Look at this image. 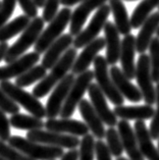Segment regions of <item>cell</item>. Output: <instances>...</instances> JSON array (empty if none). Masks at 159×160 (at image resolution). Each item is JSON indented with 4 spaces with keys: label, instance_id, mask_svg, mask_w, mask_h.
<instances>
[{
    "label": "cell",
    "instance_id": "1",
    "mask_svg": "<svg viewBox=\"0 0 159 160\" xmlns=\"http://www.w3.org/2000/svg\"><path fill=\"white\" fill-rule=\"evenodd\" d=\"M77 58V49L69 48L65 51V53L60 57L54 66L51 68V72L49 75H46L43 80L39 82L33 89L32 94L37 99L43 98L46 96L63 78L67 75V72L71 71L72 64Z\"/></svg>",
    "mask_w": 159,
    "mask_h": 160
},
{
    "label": "cell",
    "instance_id": "2",
    "mask_svg": "<svg viewBox=\"0 0 159 160\" xmlns=\"http://www.w3.org/2000/svg\"><path fill=\"white\" fill-rule=\"evenodd\" d=\"M8 142L9 146L33 160H56L64 154L61 148L35 143L19 136H11Z\"/></svg>",
    "mask_w": 159,
    "mask_h": 160
},
{
    "label": "cell",
    "instance_id": "3",
    "mask_svg": "<svg viewBox=\"0 0 159 160\" xmlns=\"http://www.w3.org/2000/svg\"><path fill=\"white\" fill-rule=\"evenodd\" d=\"M43 18L40 17L33 18V21H31L30 25L22 33L19 38L10 47H8V50H7L6 55L4 57V61L6 63H10V62L17 60V58L24 55V53L31 46L36 44L41 33L43 32Z\"/></svg>",
    "mask_w": 159,
    "mask_h": 160
},
{
    "label": "cell",
    "instance_id": "4",
    "mask_svg": "<svg viewBox=\"0 0 159 160\" xmlns=\"http://www.w3.org/2000/svg\"><path fill=\"white\" fill-rule=\"evenodd\" d=\"M71 17L72 10L69 7H63L62 9H60V11H58L55 18L50 22L47 28L41 33L36 44L34 45L35 52L38 54L45 53L49 46L61 36L68 22H71Z\"/></svg>",
    "mask_w": 159,
    "mask_h": 160
},
{
    "label": "cell",
    "instance_id": "5",
    "mask_svg": "<svg viewBox=\"0 0 159 160\" xmlns=\"http://www.w3.org/2000/svg\"><path fill=\"white\" fill-rule=\"evenodd\" d=\"M0 89L15 104L24 107L27 111L30 112L32 116L40 119L45 116V107L32 93L25 91L22 88L17 87V85L10 83L9 81L0 82Z\"/></svg>",
    "mask_w": 159,
    "mask_h": 160
},
{
    "label": "cell",
    "instance_id": "6",
    "mask_svg": "<svg viewBox=\"0 0 159 160\" xmlns=\"http://www.w3.org/2000/svg\"><path fill=\"white\" fill-rule=\"evenodd\" d=\"M93 63H94V72H94V79H96L97 86L102 91L104 96L109 99L110 102L114 104L115 106L123 105L125 98L119 94V92L115 88L113 82L111 80L109 68H108L105 57L97 55Z\"/></svg>",
    "mask_w": 159,
    "mask_h": 160
},
{
    "label": "cell",
    "instance_id": "7",
    "mask_svg": "<svg viewBox=\"0 0 159 160\" xmlns=\"http://www.w3.org/2000/svg\"><path fill=\"white\" fill-rule=\"evenodd\" d=\"M93 79H94V72L90 69H87L86 72L76 78L60 110L59 115L61 118H69L73 114L77 106L83 100L85 93L88 91L89 86L92 84Z\"/></svg>",
    "mask_w": 159,
    "mask_h": 160
},
{
    "label": "cell",
    "instance_id": "8",
    "mask_svg": "<svg viewBox=\"0 0 159 160\" xmlns=\"http://www.w3.org/2000/svg\"><path fill=\"white\" fill-rule=\"evenodd\" d=\"M135 78L137 79L143 100L146 102V105H152L156 100V92L153 85L152 78H151V68L149 55L143 53L139 56L137 64H136V73Z\"/></svg>",
    "mask_w": 159,
    "mask_h": 160
},
{
    "label": "cell",
    "instance_id": "9",
    "mask_svg": "<svg viewBox=\"0 0 159 160\" xmlns=\"http://www.w3.org/2000/svg\"><path fill=\"white\" fill-rule=\"evenodd\" d=\"M27 139L29 141L35 143L43 144L46 146L57 147L61 149H77V146H80V140L77 137L60 134V132L44 131V130H35L28 132L27 134Z\"/></svg>",
    "mask_w": 159,
    "mask_h": 160
},
{
    "label": "cell",
    "instance_id": "10",
    "mask_svg": "<svg viewBox=\"0 0 159 160\" xmlns=\"http://www.w3.org/2000/svg\"><path fill=\"white\" fill-rule=\"evenodd\" d=\"M110 14V7L109 5L104 4L101 7H99L98 10L96 11L94 17L92 18L90 24L85 30L81 31V33L76 36L73 39L72 45L75 49L84 48L89 43L94 41L101 32V30L104 28V25L106 24L107 18Z\"/></svg>",
    "mask_w": 159,
    "mask_h": 160
},
{
    "label": "cell",
    "instance_id": "11",
    "mask_svg": "<svg viewBox=\"0 0 159 160\" xmlns=\"http://www.w3.org/2000/svg\"><path fill=\"white\" fill-rule=\"evenodd\" d=\"M75 79L76 78L72 73H68L53 88V91L48 98L45 107V116L48 118V119L55 118L59 115Z\"/></svg>",
    "mask_w": 159,
    "mask_h": 160
},
{
    "label": "cell",
    "instance_id": "12",
    "mask_svg": "<svg viewBox=\"0 0 159 160\" xmlns=\"http://www.w3.org/2000/svg\"><path fill=\"white\" fill-rule=\"evenodd\" d=\"M88 94L91 99V105L94 108V110L98 114L100 119L102 120L104 124H106L109 128H113L117 124V118L108 106L106 97L104 96L101 90L97 86V84H90L88 88Z\"/></svg>",
    "mask_w": 159,
    "mask_h": 160
},
{
    "label": "cell",
    "instance_id": "13",
    "mask_svg": "<svg viewBox=\"0 0 159 160\" xmlns=\"http://www.w3.org/2000/svg\"><path fill=\"white\" fill-rule=\"evenodd\" d=\"M40 60V54L37 52H31L24 54L17 60L10 62L5 66L0 68V82L8 81L12 78H18L22 73L29 71L31 68Z\"/></svg>",
    "mask_w": 159,
    "mask_h": 160
},
{
    "label": "cell",
    "instance_id": "14",
    "mask_svg": "<svg viewBox=\"0 0 159 160\" xmlns=\"http://www.w3.org/2000/svg\"><path fill=\"white\" fill-rule=\"evenodd\" d=\"M104 47H105V40L102 37H97L94 41H92L87 46H85L84 50L76 58L72 64V68L71 69L72 75L79 76L84 72H86L92 62L94 61L96 56L98 55V53Z\"/></svg>",
    "mask_w": 159,
    "mask_h": 160
},
{
    "label": "cell",
    "instance_id": "15",
    "mask_svg": "<svg viewBox=\"0 0 159 160\" xmlns=\"http://www.w3.org/2000/svg\"><path fill=\"white\" fill-rule=\"evenodd\" d=\"M108 0H84L77 7L71 17V25H69V35L77 36L86 22L87 18L93 10L104 5Z\"/></svg>",
    "mask_w": 159,
    "mask_h": 160
},
{
    "label": "cell",
    "instance_id": "16",
    "mask_svg": "<svg viewBox=\"0 0 159 160\" xmlns=\"http://www.w3.org/2000/svg\"><path fill=\"white\" fill-rule=\"evenodd\" d=\"M109 75L115 88L117 89L119 94L123 98L134 103H138L143 100V97L139 88L136 87L134 84H132L129 79H127L121 68H117L116 65L111 66L109 69Z\"/></svg>",
    "mask_w": 159,
    "mask_h": 160
},
{
    "label": "cell",
    "instance_id": "17",
    "mask_svg": "<svg viewBox=\"0 0 159 160\" xmlns=\"http://www.w3.org/2000/svg\"><path fill=\"white\" fill-rule=\"evenodd\" d=\"M44 128L47 131L60 132L73 137H84L89 134V128L84 122L77 119L72 118H52L47 119V122H44Z\"/></svg>",
    "mask_w": 159,
    "mask_h": 160
},
{
    "label": "cell",
    "instance_id": "18",
    "mask_svg": "<svg viewBox=\"0 0 159 160\" xmlns=\"http://www.w3.org/2000/svg\"><path fill=\"white\" fill-rule=\"evenodd\" d=\"M135 53H136V38L134 35L129 34L122 39L121 45V54L119 60L122 63V72L127 79H135L136 64H135Z\"/></svg>",
    "mask_w": 159,
    "mask_h": 160
},
{
    "label": "cell",
    "instance_id": "19",
    "mask_svg": "<svg viewBox=\"0 0 159 160\" xmlns=\"http://www.w3.org/2000/svg\"><path fill=\"white\" fill-rule=\"evenodd\" d=\"M117 132L121 137L123 151L127 152L129 160H145L139 150L137 138L130 122L127 120H119L117 122Z\"/></svg>",
    "mask_w": 159,
    "mask_h": 160
},
{
    "label": "cell",
    "instance_id": "20",
    "mask_svg": "<svg viewBox=\"0 0 159 160\" xmlns=\"http://www.w3.org/2000/svg\"><path fill=\"white\" fill-rule=\"evenodd\" d=\"M134 132L136 138H137L139 150H140L144 159L159 160V151L154 146L149 134V130L144 120H137L135 122Z\"/></svg>",
    "mask_w": 159,
    "mask_h": 160
},
{
    "label": "cell",
    "instance_id": "21",
    "mask_svg": "<svg viewBox=\"0 0 159 160\" xmlns=\"http://www.w3.org/2000/svg\"><path fill=\"white\" fill-rule=\"evenodd\" d=\"M72 42H73V38L72 35L69 34L61 35L45 51L41 65L45 69H51L54 66V64L65 53V51L69 49V47L72 45Z\"/></svg>",
    "mask_w": 159,
    "mask_h": 160
},
{
    "label": "cell",
    "instance_id": "22",
    "mask_svg": "<svg viewBox=\"0 0 159 160\" xmlns=\"http://www.w3.org/2000/svg\"><path fill=\"white\" fill-rule=\"evenodd\" d=\"M104 40L106 46V62L109 65H115L119 60V54H121V45L122 41L119 38V33L116 30L113 22H106L104 25Z\"/></svg>",
    "mask_w": 159,
    "mask_h": 160
},
{
    "label": "cell",
    "instance_id": "23",
    "mask_svg": "<svg viewBox=\"0 0 159 160\" xmlns=\"http://www.w3.org/2000/svg\"><path fill=\"white\" fill-rule=\"evenodd\" d=\"M77 106H79L81 115L85 120V124L88 127L89 131L92 132V136L98 140H102L103 138H105L104 123L94 110V108L92 107L90 101H88L87 99H83Z\"/></svg>",
    "mask_w": 159,
    "mask_h": 160
},
{
    "label": "cell",
    "instance_id": "24",
    "mask_svg": "<svg viewBox=\"0 0 159 160\" xmlns=\"http://www.w3.org/2000/svg\"><path fill=\"white\" fill-rule=\"evenodd\" d=\"M159 27V12H154L144 22L141 26V30L136 38V51L140 54L146 52L150 42L153 39L154 33Z\"/></svg>",
    "mask_w": 159,
    "mask_h": 160
},
{
    "label": "cell",
    "instance_id": "25",
    "mask_svg": "<svg viewBox=\"0 0 159 160\" xmlns=\"http://www.w3.org/2000/svg\"><path fill=\"white\" fill-rule=\"evenodd\" d=\"M155 109L150 105L142 106H116L113 113L122 120H146L153 118Z\"/></svg>",
    "mask_w": 159,
    "mask_h": 160
},
{
    "label": "cell",
    "instance_id": "26",
    "mask_svg": "<svg viewBox=\"0 0 159 160\" xmlns=\"http://www.w3.org/2000/svg\"><path fill=\"white\" fill-rule=\"evenodd\" d=\"M110 11L113 14L115 28L122 35H129L131 33L132 27L130 22V18L127 14L125 4L122 0H109Z\"/></svg>",
    "mask_w": 159,
    "mask_h": 160
},
{
    "label": "cell",
    "instance_id": "27",
    "mask_svg": "<svg viewBox=\"0 0 159 160\" xmlns=\"http://www.w3.org/2000/svg\"><path fill=\"white\" fill-rule=\"evenodd\" d=\"M30 22L31 18L24 14L15 18L8 24H5L0 29V43H4L17 36V34L22 33L30 25Z\"/></svg>",
    "mask_w": 159,
    "mask_h": 160
},
{
    "label": "cell",
    "instance_id": "28",
    "mask_svg": "<svg viewBox=\"0 0 159 160\" xmlns=\"http://www.w3.org/2000/svg\"><path fill=\"white\" fill-rule=\"evenodd\" d=\"M159 6V0H142L133 11V14L130 18L132 29L141 28L144 22L150 17V13L155 7Z\"/></svg>",
    "mask_w": 159,
    "mask_h": 160
},
{
    "label": "cell",
    "instance_id": "29",
    "mask_svg": "<svg viewBox=\"0 0 159 160\" xmlns=\"http://www.w3.org/2000/svg\"><path fill=\"white\" fill-rule=\"evenodd\" d=\"M10 126L17 128V130H26V131H35L42 130L44 128V122L40 118H37L32 115H26L22 113H17L11 115L9 118Z\"/></svg>",
    "mask_w": 159,
    "mask_h": 160
},
{
    "label": "cell",
    "instance_id": "30",
    "mask_svg": "<svg viewBox=\"0 0 159 160\" xmlns=\"http://www.w3.org/2000/svg\"><path fill=\"white\" fill-rule=\"evenodd\" d=\"M47 75L46 69L42 65H35L31 68L29 71L22 73L15 80V85L19 88L29 87L32 84L36 83L38 81L43 80Z\"/></svg>",
    "mask_w": 159,
    "mask_h": 160
},
{
    "label": "cell",
    "instance_id": "31",
    "mask_svg": "<svg viewBox=\"0 0 159 160\" xmlns=\"http://www.w3.org/2000/svg\"><path fill=\"white\" fill-rule=\"evenodd\" d=\"M149 59L151 68V78L155 83H159V38L155 37L150 42L149 45Z\"/></svg>",
    "mask_w": 159,
    "mask_h": 160
},
{
    "label": "cell",
    "instance_id": "32",
    "mask_svg": "<svg viewBox=\"0 0 159 160\" xmlns=\"http://www.w3.org/2000/svg\"><path fill=\"white\" fill-rule=\"evenodd\" d=\"M105 138L107 142L106 146L111 156H114L116 158L121 157L123 152V147L117 130H115L114 128H108V130L105 131Z\"/></svg>",
    "mask_w": 159,
    "mask_h": 160
},
{
    "label": "cell",
    "instance_id": "33",
    "mask_svg": "<svg viewBox=\"0 0 159 160\" xmlns=\"http://www.w3.org/2000/svg\"><path fill=\"white\" fill-rule=\"evenodd\" d=\"M95 158V140L91 134L83 137L80 142L79 159L77 160H94Z\"/></svg>",
    "mask_w": 159,
    "mask_h": 160
},
{
    "label": "cell",
    "instance_id": "34",
    "mask_svg": "<svg viewBox=\"0 0 159 160\" xmlns=\"http://www.w3.org/2000/svg\"><path fill=\"white\" fill-rule=\"evenodd\" d=\"M0 156L5 160H33L0 140Z\"/></svg>",
    "mask_w": 159,
    "mask_h": 160
},
{
    "label": "cell",
    "instance_id": "35",
    "mask_svg": "<svg viewBox=\"0 0 159 160\" xmlns=\"http://www.w3.org/2000/svg\"><path fill=\"white\" fill-rule=\"evenodd\" d=\"M17 0H2L0 4V29L6 24L15 9Z\"/></svg>",
    "mask_w": 159,
    "mask_h": 160
},
{
    "label": "cell",
    "instance_id": "36",
    "mask_svg": "<svg viewBox=\"0 0 159 160\" xmlns=\"http://www.w3.org/2000/svg\"><path fill=\"white\" fill-rule=\"evenodd\" d=\"M155 92H156L155 103L157 104V108L154 111V115L152 118V120H151L150 128H148L150 137L152 140H157L159 137V83L157 84L156 88H155Z\"/></svg>",
    "mask_w": 159,
    "mask_h": 160
},
{
    "label": "cell",
    "instance_id": "37",
    "mask_svg": "<svg viewBox=\"0 0 159 160\" xmlns=\"http://www.w3.org/2000/svg\"><path fill=\"white\" fill-rule=\"evenodd\" d=\"M0 109L3 112L9 113L11 115L17 114V113L19 112L18 105L15 104L1 89H0Z\"/></svg>",
    "mask_w": 159,
    "mask_h": 160
},
{
    "label": "cell",
    "instance_id": "38",
    "mask_svg": "<svg viewBox=\"0 0 159 160\" xmlns=\"http://www.w3.org/2000/svg\"><path fill=\"white\" fill-rule=\"evenodd\" d=\"M60 4V0H46L44 9H43V18L44 22H50L55 18L58 12V6Z\"/></svg>",
    "mask_w": 159,
    "mask_h": 160
},
{
    "label": "cell",
    "instance_id": "39",
    "mask_svg": "<svg viewBox=\"0 0 159 160\" xmlns=\"http://www.w3.org/2000/svg\"><path fill=\"white\" fill-rule=\"evenodd\" d=\"M11 137L9 119L6 116L5 112L0 109V140L3 142H8Z\"/></svg>",
    "mask_w": 159,
    "mask_h": 160
},
{
    "label": "cell",
    "instance_id": "40",
    "mask_svg": "<svg viewBox=\"0 0 159 160\" xmlns=\"http://www.w3.org/2000/svg\"><path fill=\"white\" fill-rule=\"evenodd\" d=\"M95 157L97 160H112L110 152L102 140L95 141Z\"/></svg>",
    "mask_w": 159,
    "mask_h": 160
},
{
    "label": "cell",
    "instance_id": "41",
    "mask_svg": "<svg viewBox=\"0 0 159 160\" xmlns=\"http://www.w3.org/2000/svg\"><path fill=\"white\" fill-rule=\"evenodd\" d=\"M17 1L25 12V15L29 18H35L38 17V8L33 0H17Z\"/></svg>",
    "mask_w": 159,
    "mask_h": 160
},
{
    "label": "cell",
    "instance_id": "42",
    "mask_svg": "<svg viewBox=\"0 0 159 160\" xmlns=\"http://www.w3.org/2000/svg\"><path fill=\"white\" fill-rule=\"evenodd\" d=\"M79 159V150L72 149L62 155L60 160H77Z\"/></svg>",
    "mask_w": 159,
    "mask_h": 160
},
{
    "label": "cell",
    "instance_id": "43",
    "mask_svg": "<svg viewBox=\"0 0 159 160\" xmlns=\"http://www.w3.org/2000/svg\"><path fill=\"white\" fill-rule=\"evenodd\" d=\"M8 47L9 46H8V44H7V42L0 43V61H1L2 59H4L7 50H8Z\"/></svg>",
    "mask_w": 159,
    "mask_h": 160
},
{
    "label": "cell",
    "instance_id": "44",
    "mask_svg": "<svg viewBox=\"0 0 159 160\" xmlns=\"http://www.w3.org/2000/svg\"><path fill=\"white\" fill-rule=\"evenodd\" d=\"M84 0H60V4H62L65 7H71L77 4V3H81Z\"/></svg>",
    "mask_w": 159,
    "mask_h": 160
},
{
    "label": "cell",
    "instance_id": "45",
    "mask_svg": "<svg viewBox=\"0 0 159 160\" xmlns=\"http://www.w3.org/2000/svg\"><path fill=\"white\" fill-rule=\"evenodd\" d=\"M35 5L37 6V8H44L46 0H33Z\"/></svg>",
    "mask_w": 159,
    "mask_h": 160
},
{
    "label": "cell",
    "instance_id": "46",
    "mask_svg": "<svg viewBox=\"0 0 159 160\" xmlns=\"http://www.w3.org/2000/svg\"><path fill=\"white\" fill-rule=\"evenodd\" d=\"M116 160H129V159H127V158H126V157H122V156H121V157L116 158Z\"/></svg>",
    "mask_w": 159,
    "mask_h": 160
},
{
    "label": "cell",
    "instance_id": "47",
    "mask_svg": "<svg viewBox=\"0 0 159 160\" xmlns=\"http://www.w3.org/2000/svg\"><path fill=\"white\" fill-rule=\"evenodd\" d=\"M156 34H157V37L159 38V27H158V29H157V31H156Z\"/></svg>",
    "mask_w": 159,
    "mask_h": 160
},
{
    "label": "cell",
    "instance_id": "48",
    "mask_svg": "<svg viewBox=\"0 0 159 160\" xmlns=\"http://www.w3.org/2000/svg\"><path fill=\"white\" fill-rule=\"evenodd\" d=\"M157 140H158V145H157V150L159 151V137H158V139H157Z\"/></svg>",
    "mask_w": 159,
    "mask_h": 160
},
{
    "label": "cell",
    "instance_id": "49",
    "mask_svg": "<svg viewBox=\"0 0 159 160\" xmlns=\"http://www.w3.org/2000/svg\"><path fill=\"white\" fill-rule=\"evenodd\" d=\"M0 160H5V159H4V158H2L1 156H0Z\"/></svg>",
    "mask_w": 159,
    "mask_h": 160
},
{
    "label": "cell",
    "instance_id": "50",
    "mask_svg": "<svg viewBox=\"0 0 159 160\" xmlns=\"http://www.w3.org/2000/svg\"><path fill=\"white\" fill-rule=\"evenodd\" d=\"M126 1H136V0H126Z\"/></svg>",
    "mask_w": 159,
    "mask_h": 160
},
{
    "label": "cell",
    "instance_id": "51",
    "mask_svg": "<svg viewBox=\"0 0 159 160\" xmlns=\"http://www.w3.org/2000/svg\"><path fill=\"white\" fill-rule=\"evenodd\" d=\"M158 12H159V6H158Z\"/></svg>",
    "mask_w": 159,
    "mask_h": 160
},
{
    "label": "cell",
    "instance_id": "52",
    "mask_svg": "<svg viewBox=\"0 0 159 160\" xmlns=\"http://www.w3.org/2000/svg\"><path fill=\"white\" fill-rule=\"evenodd\" d=\"M0 4H1V1H0Z\"/></svg>",
    "mask_w": 159,
    "mask_h": 160
}]
</instances>
